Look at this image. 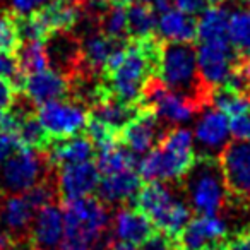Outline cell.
<instances>
[{"label":"cell","instance_id":"cell-1","mask_svg":"<svg viewBox=\"0 0 250 250\" xmlns=\"http://www.w3.org/2000/svg\"><path fill=\"white\" fill-rule=\"evenodd\" d=\"M161 45L163 42L158 35H151L130 38L118 46L101 70L108 93L127 104H141L144 86L156 76Z\"/></svg>","mask_w":250,"mask_h":250},{"label":"cell","instance_id":"cell-2","mask_svg":"<svg viewBox=\"0 0 250 250\" xmlns=\"http://www.w3.org/2000/svg\"><path fill=\"white\" fill-rule=\"evenodd\" d=\"M156 77L171 91L192 98L204 108L211 98L212 91L202 84L199 76L197 55L192 43L163 42L158 57Z\"/></svg>","mask_w":250,"mask_h":250},{"label":"cell","instance_id":"cell-3","mask_svg":"<svg viewBox=\"0 0 250 250\" xmlns=\"http://www.w3.org/2000/svg\"><path fill=\"white\" fill-rule=\"evenodd\" d=\"M134 208L143 211L158 231L171 240L190 221V208L182 199H177L167 182H146L136 194Z\"/></svg>","mask_w":250,"mask_h":250},{"label":"cell","instance_id":"cell-4","mask_svg":"<svg viewBox=\"0 0 250 250\" xmlns=\"http://www.w3.org/2000/svg\"><path fill=\"white\" fill-rule=\"evenodd\" d=\"M184 178H187L185 187L190 209H194L197 214L216 216L225 209L229 192L218 158H195L194 165Z\"/></svg>","mask_w":250,"mask_h":250},{"label":"cell","instance_id":"cell-5","mask_svg":"<svg viewBox=\"0 0 250 250\" xmlns=\"http://www.w3.org/2000/svg\"><path fill=\"white\" fill-rule=\"evenodd\" d=\"M63 223H65V233L63 235H74L89 242L91 245L98 242L106 233L110 225V214L100 199L91 195L72 201H63Z\"/></svg>","mask_w":250,"mask_h":250},{"label":"cell","instance_id":"cell-6","mask_svg":"<svg viewBox=\"0 0 250 250\" xmlns=\"http://www.w3.org/2000/svg\"><path fill=\"white\" fill-rule=\"evenodd\" d=\"M141 104L153 110L161 122H167L171 125L185 124L190 118H194L197 111L204 108L192 98L177 93V91H171L156 76L151 77L144 86Z\"/></svg>","mask_w":250,"mask_h":250},{"label":"cell","instance_id":"cell-7","mask_svg":"<svg viewBox=\"0 0 250 250\" xmlns=\"http://www.w3.org/2000/svg\"><path fill=\"white\" fill-rule=\"evenodd\" d=\"M46 167L48 161L43 160L40 151L19 147L14 154L2 161V185L11 194H24L26 190L45 180Z\"/></svg>","mask_w":250,"mask_h":250},{"label":"cell","instance_id":"cell-8","mask_svg":"<svg viewBox=\"0 0 250 250\" xmlns=\"http://www.w3.org/2000/svg\"><path fill=\"white\" fill-rule=\"evenodd\" d=\"M195 55L199 76L209 91L225 86L238 67V55L229 42H201Z\"/></svg>","mask_w":250,"mask_h":250},{"label":"cell","instance_id":"cell-9","mask_svg":"<svg viewBox=\"0 0 250 250\" xmlns=\"http://www.w3.org/2000/svg\"><path fill=\"white\" fill-rule=\"evenodd\" d=\"M194 161V151H178L158 144L141 158L137 171L146 182H175L188 173Z\"/></svg>","mask_w":250,"mask_h":250},{"label":"cell","instance_id":"cell-10","mask_svg":"<svg viewBox=\"0 0 250 250\" xmlns=\"http://www.w3.org/2000/svg\"><path fill=\"white\" fill-rule=\"evenodd\" d=\"M35 113L52 141L67 139L86 130L87 111L81 104L69 103L65 100H55L38 104V110Z\"/></svg>","mask_w":250,"mask_h":250},{"label":"cell","instance_id":"cell-11","mask_svg":"<svg viewBox=\"0 0 250 250\" xmlns=\"http://www.w3.org/2000/svg\"><path fill=\"white\" fill-rule=\"evenodd\" d=\"M223 177L231 195L242 201L250 199V141L228 143L219 154Z\"/></svg>","mask_w":250,"mask_h":250},{"label":"cell","instance_id":"cell-12","mask_svg":"<svg viewBox=\"0 0 250 250\" xmlns=\"http://www.w3.org/2000/svg\"><path fill=\"white\" fill-rule=\"evenodd\" d=\"M161 124L163 122L158 118V115L153 110L143 106L137 111L136 117L124 127L118 139L134 154L144 156L153 147H156L161 137H163L165 130Z\"/></svg>","mask_w":250,"mask_h":250},{"label":"cell","instance_id":"cell-13","mask_svg":"<svg viewBox=\"0 0 250 250\" xmlns=\"http://www.w3.org/2000/svg\"><path fill=\"white\" fill-rule=\"evenodd\" d=\"M229 118L219 108H206L195 124L194 143L201 147V156L219 158L229 141Z\"/></svg>","mask_w":250,"mask_h":250},{"label":"cell","instance_id":"cell-14","mask_svg":"<svg viewBox=\"0 0 250 250\" xmlns=\"http://www.w3.org/2000/svg\"><path fill=\"white\" fill-rule=\"evenodd\" d=\"M101 173L93 160L63 165L59 168L57 192L63 201L87 197L93 195V192L98 188Z\"/></svg>","mask_w":250,"mask_h":250},{"label":"cell","instance_id":"cell-15","mask_svg":"<svg viewBox=\"0 0 250 250\" xmlns=\"http://www.w3.org/2000/svg\"><path fill=\"white\" fill-rule=\"evenodd\" d=\"M228 235V225L218 216L199 214L190 219L185 228L173 240L177 250H202L209 245L219 243Z\"/></svg>","mask_w":250,"mask_h":250},{"label":"cell","instance_id":"cell-16","mask_svg":"<svg viewBox=\"0 0 250 250\" xmlns=\"http://www.w3.org/2000/svg\"><path fill=\"white\" fill-rule=\"evenodd\" d=\"M28 16L35 19L46 42L57 33H69L79 22L81 5L79 2H70V0H52Z\"/></svg>","mask_w":250,"mask_h":250},{"label":"cell","instance_id":"cell-17","mask_svg":"<svg viewBox=\"0 0 250 250\" xmlns=\"http://www.w3.org/2000/svg\"><path fill=\"white\" fill-rule=\"evenodd\" d=\"M21 91L31 103L43 104L48 101L65 100L70 93V81L57 70L43 69L24 76Z\"/></svg>","mask_w":250,"mask_h":250},{"label":"cell","instance_id":"cell-18","mask_svg":"<svg viewBox=\"0 0 250 250\" xmlns=\"http://www.w3.org/2000/svg\"><path fill=\"white\" fill-rule=\"evenodd\" d=\"M31 245L35 250H59L65 233L63 212L55 204L38 209L31 221Z\"/></svg>","mask_w":250,"mask_h":250},{"label":"cell","instance_id":"cell-19","mask_svg":"<svg viewBox=\"0 0 250 250\" xmlns=\"http://www.w3.org/2000/svg\"><path fill=\"white\" fill-rule=\"evenodd\" d=\"M141 108H143V104H127L124 101L117 100L115 96H111L108 91H104L91 104L89 117L96 118L98 122H101L104 127L113 130L120 137V132L124 130V127L136 117Z\"/></svg>","mask_w":250,"mask_h":250},{"label":"cell","instance_id":"cell-20","mask_svg":"<svg viewBox=\"0 0 250 250\" xmlns=\"http://www.w3.org/2000/svg\"><path fill=\"white\" fill-rule=\"evenodd\" d=\"M156 35L167 43H192L197 38V21L192 14L170 7L158 16Z\"/></svg>","mask_w":250,"mask_h":250},{"label":"cell","instance_id":"cell-21","mask_svg":"<svg viewBox=\"0 0 250 250\" xmlns=\"http://www.w3.org/2000/svg\"><path fill=\"white\" fill-rule=\"evenodd\" d=\"M46 161L53 167H63L70 163L89 161L96 156L93 141L84 134L67 137V139H53L45 151Z\"/></svg>","mask_w":250,"mask_h":250},{"label":"cell","instance_id":"cell-22","mask_svg":"<svg viewBox=\"0 0 250 250\" xmlns=\"http://www.w3.org/2000/svg\"><path fill=\"white\" fill-rule=\"evenodd\" d=\"M141 185H143V178H141L139 171L125 170L111 175H101L96 190L101 202L122 204V202L136 197Z\"/></svg>","mask_w":250,"mask_h":250},{"label":"cell","instance_id":"cell-23","mask_svg":"<svg viewBox=\"0 0 250 250\" xmlns=\"http://www.w3.org/2000/svg\"><path fill=\"white\" fill-rule=\"evenodd\" d=\"M113 231L118 240L141 245L156 231V228L143 211L132 206V208H122L117 211L113 218Z\"/></svg>","mask_w":250,"mask_h":250},{"label":"cell","instance_id":"cell-24","mask_svg":"<svg viewBox=\"0 0 250 250\" xmlns=\"http://www.w3.org/2000/svg\"><path fill=\"white\" fill-rule=\"evenodd\" d=\"M35 209L24 197V194H11L0 208V218L5 226V231L11 236L21 235L31 226Z\"/></svg>","mask_w":250,"mask_h":250},{"label":"cell","instance_id":"cell-25","mask_svg":"<svg viewBox=\"0 0 250 250\" xmlns=\"http://www.w3.org/2000/svg\"><path fill=\"white\" fill-rule=\"evenodd\" d=\"M124 43L115 42L110 36H106L104 33H91L89 36H86V40L83 42L81 46V59L83 62L89 67L91 70L101 72L106 65L110 55Z\"/></svg>","mask_w":250,"mask_h":250},{"label":"cell","instance_id":"cell-26","mask_svg":"<svg viewBox=\"0 0 250 250\" xmlns=\"http://www.w3.org/2000/svg\"><path fill=\"white\" fill-rule=\"evenodd\" d=\"M94 163H96L101 175H111L125 170H137L139 160H137V154L127 149L118 141L111 146L96 149V161Z\"/></svg>","mask_w":250,"mask_h":250},{"label":"cell","instance_id":"cell-27","mask_svg":"<svg viewBox=\"0 0 250 250\" xmlns=\"http://www.w3.org/2000/svg\"><path fill=\"white\" fill-rule=\"evenodd\" d=\"M229 11L223 5H209L197 21L199 42H229L228 40Z\"/></svg>","mask_w":250,"mask_h":250},{"label":"cell","instance_id":"cell-28","mask_svg":"<svg viewBox=\"0 0 250 250\" xmlns=\"http://www.w3.org/2000/svg\"><path fill=\"white\" fill-rule=\"evenodd\" d=\"M16 134L21 141V146L31 147L40 153H45L46 147L52 143L46 130L43 129V125L36 118L35 111H18V130H16Z\"/></svg>","mask_w":250,"mask_h":250},{"label":"cell","instance_id":"cell-29","mask_svg":"<svg viewBox=\"0 0 250 250\" xmlns=\"http://www.w3.org/2000/svg\"><path fill=\"white\" fill-rule=\"evenodd\" d=\"M127 19H129L130 38H146V36L156 35L158 14L151 4L130 0L127 4Z\"/></svg>","mask_w":250,"mask_h":250},{"label":"cell","instance_id":"cell-30","mask_svg":"<svg viewBox=\"0 0 250 250\" xmlns=\"http://www.w3.org/2000/svg\"><path fill=\"white\" fill-rule=\"evenodd\" d=\"M229 45L242 59L250 57V7H240L229 12L228 19Z\"/></svg>","mask_w":250,"mask_h":250},{"label":"cell","instance_id":"cell-31","mask_svg":"<svg viewBox=\"0 0 250 250\" xmlns=\"http://www.w3.org/2000/svg\"><path fill=\"white\" fill-rule=\"evenodd\" d=\"M127 2H115V4L106 5L104 12L101 14L100 31L110 36L115 42L125 43L130 40L129 36V19H127Z\"/></svg>","mask_w":250,"mask_h":250},{"label":"cell","instance_id":"cell-32","mask_svg":"<svg viewBox=\"0 0 250 250\" xmlns=\"http://www.w3.org/2000/svg\"><path fill=\"white\" fill-rule=\"evenodd\" d=\"M19 60V69L22 76L38 72V70L48 69V52H46V42L31 40V42H22L19 50L16 52Z\"/></svg>","mask_w":250,"mask_h":250},{"label":"cell","instance_id":"cell-33","mask_svg":"<svg viewBox=\"0 0 250 250\" xmlns=\"http://www.w3.org/2000/svg\"><path fill=\"white\" fill-rule=\"evenodd\" d=\"M211 100L214 101L216 108L225 111L228 117L250 110V94L238 93L228 87H216L211 93Z\"/></svg>","mask_w":250,"mask_h":250},{"label":"cell","instance_id":"cell-34","mask_svg":"<svg viewBox=\"0 0 250 250\" xmlns=\"http://www.w3.org/2000/svg\"><path fill=\"white\" fill-rule=\"evenodd\" d=\"M21 45L22 40L19 36L16 14L14 12H5V14L0 16V52L16 53Z\"/></svg>","mask_w":250,"mask_h":250},{"label":"cell","instance_id":"cell-35","mask_svg":"<svg viewBox=\"0 0 250 250\" xmlns=\"http://www.w3.org/2000/svg\"><path fill=\"white\" fill-rule=\"evenodd\" d=\"M0 79H5L9 83H12V86L16 87L18 93L21 91L24 76H22L21 69H19V60L16 53L0 52Z\"/></svg>","mask_w":250,"mask_h":250},{"label":"cell","instance_id":"cell-36","mask_svg":"<svg viewBox=\"0 0 250 250\" xmlns=\"http://www.w3.org/2000/svg\"><path fill=\"white\" fill-rule=\"evenodd\" d=\"M57 187L52 185L50 182L43 180L40 184H36L35 187H31L29 190L24 192V197L28 199V202L31 204V208L35 211L45 208L48 204H53V199H55Z\"/></svg>","mask_w":250,"mask_h":250},{"label":"cell","instance_id":"cell-37","mask_svg":"<svg viewBox=\"0 0 250 250\" xmlns=\"http://www.w3.org/2000/svg\"><path fill=\"white\" fill-rule=\"evenodd\" d=\"M229 118V134L235 141H250V110Z\"/></svg>","mask_w":250,"mask_h":250},{"label":"cell","instance_id":"cell-38","mask_svg":"<svg viewBox=\"0 0 250 250\" xmlns=\"http://www.w3.org/2000/svg\"><path fill=\"white\" fill-rule=\"evenodd\" d=\"M139 247H141V250H177L175 249L173 240L168 235H165V233L158 231V229L149 238L144 240Z\"/></svg>","mask_w":250,"mask_h":250},{"label":"cell","instance_id":"cell-39","mask_svg":"<svg viewBox=\"0 0 250 250\" xmlns=\"http://www.w3.org/2000/svg\"><path fill=\"white\" fill-rule=\"evenodd\" d=\"M21 146L18 134L16 132H0V163L7 160L11 154H14Z\"/></svg>","mask_w":250,"mask_h":250},{"label":"cell","instance_id":"cell-40","mask_svg":"<svg viewBox=\"0 0 250 250\" xmlns=\"http://www.w3.org/2000/svg\"><path fill=\"white\" fill-rule=\"evenodd\" d=\"M48 2L52 0H11V7L16 16H28L42 9Z\"/></svg>","mask_w":250,"mask_h":250},{"label":"cell","instance_id":"cell-41","mask_svg":"<svg viewBox=\"0 0 250 250\" xmlns=\"http://www.w3.org/2000/svg\"><path fill=\"white\" fill-rule=\"evenodd\" d=\"M18 130V111L11 108H0V132H16Z\"/></svg>","mask_w":250,"mask_h":250},{"label":"cell","instance_id":"cell-42","mask_svg":"<svg viewBox=\"0 0 250 250\" xmlns=\"http://www.w3.org/2000/svg\"><path fill=\"white\" fill-rule=\"evenodd\" d=\"M16 87L12 86V83L5 79H0V108H11L16 101Z\"/></svg>","mask_w":250,"mask_h":250},{"label":"cell","instance_id":"cell-43","mask_svg":"<svg viewBox=\"0 0 250 250\" xmlns=\"http://www.w3.org/2000/svg\"><path fill=\"white\" fill-rule=\"evenodd\" d=\"M171 2H173V5L177 9H180V11L187 12V14H192V16L202 12L206 7L204 0H171Z\"/></svg>","mask_w":250,"mask_h":250},{"label":"cell","instance_id":"cell-44","mask_svg":"<svg viewBox=\"0 0 250 250\" xmlns=\"http://www.w3.org/2000/svg\"><path fill=\"white\" fill-rule=\"evenodd\" d=\"M226 250H250V229L240 231L229 243H226Z\"/></svg>","mask_w":250,"mask_h":250},{"label":"cell","instance_id":"cell-45","mask_svg":"<svg viewBox=\"0 0 250 250\" xmlns=\"http://www.w3.org/2000/svg\"><path fill=\"white\" fill-rule=\"evenodd\" d=\"M108 250H141L139 245L130 242H124V240H117V242H111Z\"/></svg>","mask_w":250,"mask_h":250},{"label":"cell","instance_id":"cell-46","mask_svg":"<svg viewBox=\"0 0 250 250\" xmlns=\"http://www.w3.org/2000/svg\"><path fill=\"white\" fill-rule=\"evenodd\" d=\"M238 67H240V72H242L243 79H245L247 89H249V93H250V57L243 60V63H242V65H238Z\"/></svg>","mask_w":250,"mask_h":250},{"label":"cell","instance_id":"cell-47","mask_svg":"<svg viewBox=\"0 0 250 250\" xmlns=\"http://www.w3.org/2000/svg\"><path fill=\"white\" fill-rule=\"evenodd\" d=\"M93 5H100V7H106L110 4H115V2H127V0H86Z\"/></svg>","mask_w":250,"mask_h":250},{"label":"cell","instance_id":"cell-48","mask_svg":"<svg viewBox=\"0 0 250 250\" xmlns=\"http://www.w3.org/2000/svg\"><path fill=\"white\" fill-rule=\"evenodd\" d=\"M202 250H226V243L219 242V243H214V245L206 247V249H202Z\"/></svg>","mask_w":250,"mask_h":250},{"label":"cell","instance_id":"cell-49","mask_svg":"<svg viewBox=\"0 0 250 250\" xmlns=\"http://www.w3.org/2000/svg\"><path fill=\"white\" fill-rule=\"evenodd\" d=\"M204 2L208 5H218V4H221V2H225V0H204Z\"/></svg>","mask_w":250,"mask_h":250},{"label":"cell","instance_id":"cell-50","mask_svg":"<svg viewBox=\"0 0 250 250\" xmlns=\"http://www.w3.org/2000/svg\"><path fill=\"white\" fill-rule=\"evenodd\" d=\"M139 2H144V4H151V5H153L154 2H158V0H139Z\"/></svg>","mask_w":250,"mask_h":250},{"label":"cell","instance_id":"cell-51","mask_svg":"<svg viewBox=\"0 0 250 250\" xmlns=\"http://www.w3.org/2000/svg\"><path fill=\"white\" fill-rule=\"evenodd\" d=\"M7 250H21V249H14V245H12L11 249H7Z\"/></svg>","mask_w":250,"mask_h":250},{"label":"cell","instance_id":"cell-52","mask_svg":"<svg viewBox=\"0 0 250 250\" xmlns=\"http://www.w3.org/2000/svg\"><path fill=\"white\" fill-rule=\"evenodd\" d=\"M243 2H245L247 5H250V0H243Z\"/></svg>","mask_w":250,"mask_h":250}]
</instances>
